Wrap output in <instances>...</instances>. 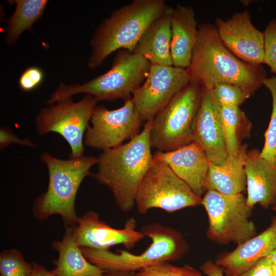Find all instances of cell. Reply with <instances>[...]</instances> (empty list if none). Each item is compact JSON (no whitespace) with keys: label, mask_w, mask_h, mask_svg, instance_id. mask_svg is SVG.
Masks as SVG:
<instances>
[{"label":"cell","mask_w":276,"mask_h":276,"mask_svg":"<svg viewBox=\"0 0 276 276\" xmlns=\"http://www.w3.org/2000/svg\"><path fill=\"white\" fill-rule=\"evenodd\" d=\"M236 276H273L272 263L268 257L263 258L252 267Z\"/></svg>","instance_id":"cell-31"},{"label":"cell","mask_w":276,"mask_h":276,"mask_svg":"<svg viewBox=\"0 0 276 276\" xmlns=\"http://www.w3.org/2000/svg\"><path fill=\"white\" fill-rule=\"evenodd\" d=\"M264 51L263 63L267 65L276 75V18L272 19L264 30Z\"/></svg>","instance_id":"cell-29"},{"label":"cell","mask_w":276,"mask_h":276,"mask_svg":"<svg viewBox=\"0 0 276 276\" xmlns=\"http://www.w3.org/2000/svg\"><path fill=\"white\" fill-rule=\"evenodd\" d=\"M13 15L8 20L7 43H14L26 30L40 18L48 2L47 0H16Z\"/></svg>","instance_id":"cell-24"},{"label":"cell","mask_w":276,"mask_h":276,"mask_svg":"<svg viewBox=\"0 0 276 276\" xmlns=\"http://www.w3.org/2000/svg\"><path fill=\"white\" fill-rule=\"evenodd\" d=\"M136 276H202V273L192 266H177L165 262L141 269Z\"/></svg>","instance_id":"cell-28"},{"label":"cell","mask_w":276,"mask_h":276,"mask_svg":"<svg viewBox=\"0 0 276 276\" xmlns=\"http://www.w3.org/2000/svg\"><path fill=\"white\" fill-rule=\"evenodd\" d=\"M271 209H272L273 211H274L275 212H276V206H274L271 208Z\"/></svg>","instance_id":"cell-38"},{"label":"cell","mask_w":276,"mask_h":276,"mask_svg":"<svg viewBox=\"0 0 276 276\" xmlns=\"http://www.w3.org/2000/svg\"><path fill=\"white\" fill-rule=\"evenodd\" d=\"M32 263L27 262L16 249L4 250L0 254V276H31Z\"/></svg>","instance_id":"cell-26"},{"label":"cell","mask_w":276,"mask_h":276,"mask_svg":"<svg viewBox=\"0 0 276 276\" xmlns=\"http://www.w3.org/2000/svg\"><path fill=\"white\" fill-rule=\"evenodd\" d=\"M190 83L187 68L152 64L146 80L131 98L141 122L153 119Z\"/></svg>","instance_id":"cell-11"},{"label":"cell","mask_w":276,"mask_h":276,"mask_svg":"<svg viewBox=\"0 0 276 276\" xmlns=\"http://www.w3.org/2000/svg\"><path fill=\"white\" fill-rule=\"evenodd\" d=\"M200 205L202 197L166 163L153 159L136 191L135 206L139 213L145 214L152 209L171 213Z\"/></svg>","instance_id":"cell-8"},{"label":"cell","mask_w":276,"mask_h":276,"mask_svg":"<svg viewBox=\"0 0 276 276\" xmlns=\"http://www.w3.org/2000/svg\"><path fill=\"white\" fill-rule=\"evenodd\" d=\"M220 118L227 153H235L249 136L251 124L238 106H220Z\"/></svg>","instance_id":"cell-23"},{"label":"cell","mask_w":276,"mask_h":276,"mask_svg":"<svg viewBox=\"0 0 276 276\" xmlns=\"http://www.w3.org/2000/svg\"><path fill=\"white\" fill-rule=\"evenodd\" d=\"M272 275L276 276V265L272 264Z\"/></svg>","instance_id":"cell-37"},{"label":"cell","mask_w":276,"mask_h":276,"mask_svg":"<svg viewBox=\"0 0 276 276\" xmlns=\"http://www.w3.org/2000/svg\"><path fill=\"white\" fill-rule=\"evenodd\" d=\"M153 157L166 163L197 195L202 197L205 193L209 160L199 144L192 142L169 152L157 150Z\"/></svg>","instance_id":"cell-16"},{"label":"cell","mask_w":276,"mask_h":276,"mask_svg":"<svg viewBox=\"0 0 276 276\" xmlns=\"http://www.w3.org/2000/svg\"><path fill=\"white\" fill-rule=\"evenodd\" d=\"M168 6L165 0H133L114 10L100 24L91 39L88 67H98L117 50L133 52L144 31Z\"/></svg>","instance_id":"cell-3"},{"label":"cell","mask_w":276,"mask_h":276,"mask_svg":"<svg viewBox=\"0 0 276 276\" xmlns=\"http://www.w3.org/2000/svg\"><path fill=\"white\" fill-rule=\"evenodd\" d=\"M136 228V220L133 217L128 218L123 227L116 228L101 220L96 212L88 211L78 217L77 225L72 227V233L80 247L106 250L122 245L130 250L145 237Z\"/></svg>","instance_id":"cell-13"},{"label":"cell","mask_w":276,"mask_h":276,"mask_svg":"<svg viewBox=\"0 0 276 276\" xmlns=\"http://www.w3.org/2000/svg\"><path fill=\"white\" fill-rule=\"evenodd\" d=\"M200 270L206 276H225L223 268L211 261L204 262Z\"/></svg>","instance_id":"cell-33"},{"label":"cell","mask_w":276,"mask_h":276,"mask_svg":"<svg viewBox=\"0 0 276 276\" xmlns=\"http://www.w3.org/2000/svg\"><path fill=\"white\" fill-rule=\"evenodd\" d=\"M209 90L220 107L239 106L251 96L239 86L230 83H219Z\"/></svg>","instance_id":"cell-27"},{"label":"cell","mask_w":276,"mask_h":276,"mask_svg":"<svg viewBox=\"0 0 276 276\" xmlns=\"http://www.w3.org/2000/svg\"><path fill=\"white\" fill-rule=\"evenodd\" d=\"M275 248L276 217H274L266 229L238 245L215 263L223 268L225 276H236L269 256Z\"/></svg>","instance_id":"cell-17"},{"label":"cell","mask_w":276,"mask_h":276,"mask_svg":"<svg viewBox=\"0 0 276 276\" xmlns=\"http://www.w3.org/2000/svg\"><path fill=\"white\" fill-rule=\"evenodd\" d=\"M172 11L173 8L168 6L146 29L133 50L151 64L173 66L171 55Z\"/></svg>","instance_id":"cell-20"},{"label":"cell","mask_w":276,"mask_h":276,"mask_svg":"<svg viewBox=\"0 0 276 276\" xmlns=\"http://www.w3.org/2000/svg\"><path fill=\"white\" fill-rule=\"evenodd\" d=\"M260 151H247L245 165L246 204L253 209L259 204L265 209L276 206V166L260 158Z\"/></svg>","instance_id":"cell-18"},{"label":"cell","mask_w":276,"mask_h":276,"mask_svg":"<svg viewBox=\"0 0 276 276\" xmlns=\"http://www.w3.org/2000/svg\"><path fill=\"white\" fill-rule=\"evenodd\" d=\"M84 134V144L105 150L118 146L139 133L142 122L135 113L131 98L121 107L109 110L96 106Z\"/></svg>","instance_id":"cell-12"},{"label":"cell","mask_w":276,"mask_h":276,"mask_svg":"<svg viewBox=\"0 0 276 276\" xmlns=\"http://www.w3.org/2000/svg\"><path fill=\"white\" fill-rule=\"evenodd\" d=\"M101 276H136L134 272H105Z\"/></svg>","instance_id":"cell-35"},{"label":"cell","mask_w":276,"mask_h":276,"mask_svg":"<svg viewBox=\"0 0 276 276\" xmlns=\"http://www.w3.org/2000/svg\"><path fill=\"white\" fill-rule=\"evenodd\" d=\"M12 143L19 144L25 146L34 147L35 145L28 139L22 140L18 137L10 130L3 127L0 130V146L1 149L8 146Z\"/></svg>","instance_id":"cell-32"},{"label":"cell","mask_w":276,"mask_h":276,"mask_svg":"<svg viewBox=\"0 0 276 276\" xmlns=\"http://www.w3.org/2000/svg\"><path fill=\"white\" fill-rule=\"evenodd\" d=\"M151 243L140 254L127 250L114 252L109 249L80 247L91 264L105 272H134L151 266L181 258L188 251V245L180 233L174 228L154 222L140 230Z\"/></svg>","instance_id":"cell-5"},{"label":"cell","mask_w":276,"mask_h":276,"mask_svg":"<svg viewBox=\"0 0 276 276\" xmlns=\"http://www.w3.org/2000/svg\"><path fill=\"white\" fill-rule=\"evenodd\" d=\"M190 82L208 90L219 83L239 86L252 95L267 78L262 65L245 62L231 52L220 38L214 24L198 25V35L187 68Z\"/></svg>","instance_id":"cell-1"},{"label":"cell","mask_w":276,"mask_h":276,"mask_svg":"<svg viewBox=\"0 0 276 276\" xmlns=\"http://www.w3.org/2000/svg\"><path fill=\"white\" fill-rule=\"evenodd\" d=\"M151 65L143 56L121 49L113 58L111 68L105 73L81 85L61 83L47 104L52 105L80 93L90 95L97 102L116 99L126 101L144 83Z\"/></svg>","instance_id":"cell-6"},{"label":"cell","mask_w":276,"mask_h":276,"mask_svg":"<svg viewBox=\"0 0 276 276\" xmlns=\"http://www.w3.org/2000/svg\"><path fill=\"white\" fill-rule=\"evenodd\" d=\"M41 158L48 168L49 181L47 191L35 200L34 216L39 220H45L58 215L65 228L74 227L78 218L75 205L78 190L84 178L90 174V169L98 163V157L83 155L65 160L44 153Z\"/></svg>","instance_id":"cell-4"},{"label":"cell","mask_w":276,"mask_h":276,"mask_svg":"<svg viewBox=\"0 0 276 276\" xmlns=\"http://www.w3.org/2000/svg\"><path fill=\"white\" fill-rule=\"evenodd\" d=\"M201 94V86L190 82L155 116L150 135L152 148L169 152L193 142V125Z\"/></svg>","instance_id":"cell-7"},{"label":"cell","mask_w":276,"mask_h":276,"mask_svg":"<svg viewBox=\"0 0 276 276\" xmlns=\"http://www.w3.org/2000/svg\"><path fill=\"white\" fill-rule=\"evenodd\" d=\"M153 119L126 144L103 150L98 157V182L111 192L116 205L127 213L135 206L137 190L153 160L150 135Z\"/></svg>","instance_id":"cell-2"},{"label":"cell","mask_w":276,"mask_h":276,"mask_svg":"<svg viewBox=\"0 0 276 276\" xmlns=\"http://www.w3.org/2000/svg\"><path fill=\"white\" fill-rule=\"evenodd\" d=\"M247 146L241 145L236 152L228 154L219 165L209 162L205 183L206 191L212 190L225 194L242 193L246 189L245 165Z\"/></svg>","instance_id":"cell-21"},{"label":"cell","mask_w":276,"mask_h":276,"mask_svg":"<svg viewBox=\"0 0 276 276\" xmlns=\"http://www.w3.org/2000/svg\"><path fill=\"white\" fill-rule=\"evenodd\" d=\"M43 76V73L40 68L30 67L21 75L19 79V86L24 91L32 90L41 84Z\"/></svg>","instance_id":"cell-30"},{"label":"cell","mask_w":276,"mask_h":276,"mask_svg":"<svg viewBox=\"0 0 276 276\" xmlns=\"http://www.w3.org/2000/svg\"><path fill=\"white\" fill-rule=\"evenodd\" d=\"M192 135L193 142L202 147L209 162L217 165L223 163L228 153L220 121V106L209 90L203 87Z\"/></svg>","instance_id":"cell-15"},{"label":"cell","mask_w":276,"mask_h":276,"mask_svg":"<svg viewBox=\"0 0 276 276\" xmlns=\"http://www.w3.org/2000/svg\"><path fill=\"white\" fill-rule=\"evenodd\" d=\"M97 102L93 96L87 95L77 102L70 98L42 109L36 119L38 134L57 132L71 147L70 158L83 156L84 134Z\"/></svg>","instance_id":"cell-10"},{"label":"cell","mask_w":276,"mask_h":276,"mask_svg":"<svg viewBox=\"0 0 276 276\" xmlns=\"http://www.w3.org/2000/svg\"><path fill=\"white\" fill-rule=\"evenodd\" d=\"M263 85L269 90L272 98V111L267 130L264 134V144L259 157L276 166V76L266 78Z\"/></svg>","instance_id":"cell-25"},{"label":"cell","mask_w":276,"mask_h":276,"mask_svg":"<svg viewBox=\"0 0 276 276\" xmlns=\"http://www.w3.org/2000/svg\"><path fill=\"white\" fill-rule=\"evenodd\" d=\"M171 22L172 65L188 68L198 35V25L193 8L178 4L173 8Z\"/></svg>","instance_id":"cell-19"},{"label":"cell","mask_w":276,"mask_h":276,"mask_svg":"<svg viewBox=\"0 0 276 276\" xmlns=\"http://www.w3.org/2000/svg\"><path fill=\"white\" fill-rule=\"evenodd\" d=\"M32 267L31 276H56L53 270H47L36 262L32 263Z\"/></svg>","instance_id":"cell-34"},{"label":"cell","mask_w":276,"mask_h":276,"mask_svg":"<svg viewBox=\"0 0 276 276\" xmlns=\"http://www.w3.org/2000/svg\"><path fill=\"white\" fill-rule=\"evenodd\" d=\"M208 216L206 235L218 243L240 245L256 236V227L250 219L253 209L246 204L242 193L225 194L208 190L202 197Z\"/></svg>","instance_id":"cell-9"},{"label":"cell","mask_w":276,"mask_h":276,"mask_svg":"<svg viewBox=\"0 0 276 276\" xmlns=\"http://www.w3.org/2000/svg\"><path fill=\"white\" fill-rule=\"evenodd\" d=\"M58 254L53 271L56 276H101L105 272L89 262L75 242L72 227L65 228L62 239L52 243Z\"/></svg>","instance_id":"cell-22"},{"label":"cell","mask_w":276,"mask_h":276,"mask_svg":"<svg viewBox=\"0 0 276 276\" xmlns=\"http://www.w3.org/2000/svg\"><path fill=\"white\" fill-rule=\"evenodd\" d=\"M273 265H276V248L268 256Z\"/></svg>","instance_id":"cell-36"},{"label":"cell","mask_w":276,"mask_h":276,"mask_svg":"<svg viewBox=\"0 0 276 276\" xmlns=\"http://www.w3.org/2000/svg\"><path fill=\"white\" fill-rule=\"evenodd\" d=\"M214 25L223 44L235 56L251 64L263 63L264 32L253 25L248 11L235 13L225 20L217 18Z\"/></svg>","instance_id":"cell-14"}]
</instances>
